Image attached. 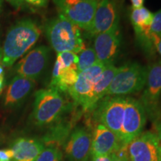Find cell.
<instances>
[{"instance_id":"cell-23","label":"cell","mask_w":161,"mask_h":161,"mask_svg":"<svg viewBox=\"0 0 161 161\" xmlns=\"http://www.w3.org/2000/svg\"><path fill=\"white\" fill-rule=\"evenodd\" d=\"M64 67L74 68L77 69L78 61V55L72 52H63L58 53L57 59Z\"/></svg>"},{"instance_id":"cell-29","label":"cell","mask_w":161,"mask_h":161,"mask_svg":"<svg viewBox=\"0 0 161 161\" xmlns=\"http://www.w3.org/2000/svg\"><path fill=\"white\" fill-rule=\"evenodd\" d=\"M91 161H111L110 155H97L91 156Z\"/></svg>"},{"instance_id":"cell-2","label":"cell","mask_w":161,"mask_h":161,"mask_svg":"<svg viewBox=\"0 0 161 161\" xmlns=\"http://www.w3.org/2000/svg\"><path fill=\"white\" fill-rule=\"evenodd\" d=\"M74 106L56 89L39 90L35 94L31 122L39 128H49L61 120Z\"/></svg>"},{"instance_id":"cell-28","label":"cell","mask_w":161,"mask_h":161,"mask_svg":"<svg viewBox=\"0 0 161 161\" xmlns=\"http://www.w3.org/2000/svg\"><path fill=\"white\" fill-rule=\"evenodd\" d=\"M30 5L36 6V7H46L48 4V0H23Z\"/></svg>"},{"instance_id":"cell-10","label":"cell","mask_w":161,"mask_h":161,"mask_svg":"<svg viewBox=\"0 0 161 161\" xmlns=\"http://www.w3.org/2000/svg\"><path fill=\"white\" fill-rule=\"evenodd\" d=\"M50 49L46 46H40L30 51L19 60L15 67L17 75L35 80L45 71L49 60Z\"/></svg>"},{"instance_id":"cell-1","label":"cell","mask_w":161,"mask_h":161,"mask_svg":"<svg viewBox=\"0 0 161 161\" xmlns=\"http://www.w3.org/2000/svg\"><path fill=\"white\" fill-rule=\"evenodd\" d=\"M41 29L33 20L23 19L10 28L2 48L1 64L11 66L36 43Z\"/></svg>"},{"instance_id":"cell-34","label":"cell","mask_w":161,"mask_h":161,"mask_svg":"<svg viewBox=\"0 0 161 161\" xmlns=\"http://www.w3.org/2000/svg\"><path fill=\"white\" fill-rule=\"evenodd\" d=\"M4 76V68L3 66L0 64V77H3Z\"/></svg>"},{"instance_id":"cell-7","label":"cell","mask_w":161,"mask_h":161,"mask_svg":"<svg viewBox=\"0 0 161 161\" xmlns=\"http://www.w3.org/2000/svg\"><path fill=\"white\" fill-rule=\"evenodd\" d=\"M100 0H53L59 11L79 29L87 31Z\"/></svg>"},{"instance_id":"cell-11","label":"cell","mask_w":161,"mask_h":161,"mask_svg":"<svg viewBox=\"0 0 161 161\" xmlns=\"http://www.w3.org/2000/svg\"><path fill=\"white\" fill-rule=\"evenodd\" d=\"M92 135L84 127H77L70 133L64 146L68 161H89L91 155Z\"/></svg>"},{"instance_id":"cell-37","label":"cell","mask_w":161,"mask_h":161,"mask_svg":"<svg viewBox=\"0 0 161 161\" xmlns=\"http://www.w3.org/2000/svg\"><path fill=\"white\" fill-rule=\"evenodd\" d=\"M160 161H161V160H160Z\"/></svg>"},{"instance_id":"cell-32","label":"cell","mask_w":161,"mask_h":161,"mask_svg":"<svg viewBox=\"0 0 161 161\" xmlns=\"http://www.w3.org/2000/svg\"><path fill=\"white\" fill-rule=\"evenodd\" d=\"M156 129H157V132H158L157 135H158L159 141H160V143L161 145V122L156 126Z\"/></svg>"},{"instance_id":"cell-16","label":"cell","mask_w":161,"mask_h":161,"mask_svg":"<svg viewBox=\"0 0 161 161\" xmlns=\"http://www.w3.org/2000/svg\"><path fill=\"white\" fill-rule=\"evenodd\" d=\"M35 81L20 75L14 77L8 86L3 98V105L8 109H15L23 103L32 91Z\"/></svg>"},{"instance_id":"cell-14","label":"cell","mask_w":161,"mask_h":161,"mask_svg":"<svg viewBox=\"0 0 161 161\" xmlns=\"http://www.w3.org/2000/svg\"><path fill=\"white\" fill-rule=\"evenodd\" d=\"M119 27L96 35L94 38L93 49L98 62L108 65L113 64L119 52L120 37Z\"/></svg>"},{"instance_id":"cell-30","label":"cell","mask_w":161,"mask_h":161,"mask_svg":"<svg viewBox=\"0 0 161 161\" xmlns=\"http://www.w3.org/2000/svg\"><path fill=\"white\" fill-rule=\"evenodd\" d=\"M6 2H8L10 5L13 6L14 8H15L16 9H19L22 5H23V0H5Z\"/></svg>"},{"instance_id":"cell-19","label":"cell","mask_w":161,"mask_h":161,"mask_svg":"<svg viewBox=\"0 0 161 161\" xmlns=\"http://www.w3.org/2000/svg\"><path fill=\"white\" fill-rule=\"evenodd\" d=\"M45 148L41 140L30 137H19L12 142L14 152L11 161H36Z\"/></svg>"},{"instance_id":"cell-3","label":"cell","mask_w":161,"mask_h":161,"mask_svg":"<svg viewBox=\"0 0 161 161\" xmlns=\"http://www.w3.org/2000/svg\"><path fill=\"white\" fill-rule=\"evenodd\" d=\"M45 33L50 46L57 53L72 52L78 55L84 48L79 28L60 14L48 22Z\"/></svg>"},{"instance_id":"cell-4","label":"cell","mask_w":161,"mask_h":161,"mask_svg":"<svg viewBox=\"0 0 161 161\" xmlns=\"http://www.w3.org/2000/svg\"><path fill=\"white\" fill-rule=\"evenodd\" d=\"M148 66L128 63L117 69L105 96H124L142 90L146 85Z\"/></svg>"},{"instance_id":"cell-12","label":"cell","mask_w":161,"mask_h":161,"mask_svg":"<svg viewBox=\"0 0 161 161\" xmlns=\"http://www.w3.org/2000/svg\"><path fill=\"white\" fill-rule=\"evenodd\" d=\"M118 5L116 0H100L96 8L90 29L86 31L90 37L119 27Z\"/></svg>"},{"instance_id":"cell-5","label":"cell","mask_w":161,"mask_h":161,"mask_svg":"<svg viewBox=\"0 0 161 161\" xmlns=\"http://www.w3.org/2000/svg\"><path fill=\"white\" fill-rule=\"evenodd\" d=\"M125 102V96H105L92 110L94 122L105 126L119 140Z\"/></svg>"},{"instance_id":"cell-6","label":"cell","mask_w":161,"mask_h":161,"mask_svg":"<svg viewBox=\"0 0 161 161\" xmlns=\"http://www.w3.org/2000/svg\"><path fill=\"white\" fill-rule=\"evenodd\" d=\"M161 60L148 66V76L141 103L155 127L161 122Z\"/></svg>"},{"instance_id":"cell-26","label":"cell","mask_w":161,"mask_h":161,"mask_svg":"<svg viewBox=\"0 0 161 161\" xmlns=\"http://www.w3.org/2000/svg\"><path fill=\"white\" fill-rule=\"evenodd\" d=\"M14 157V152L11 148L0 149V161H11Z\"/></svg>"},{"instance_id":"cell-24","label":"cell","mask_w":161,"mask_h":161,"mask_svg":"<svg viewBox=\"0 0 161 161\" xmlns=\"http://www.w3.org/2000/svg\"><path fill=\"white\" fill-rule=\"evenodd\" d=\"M152 35H161V9L154 14L152 23L150 27V36Z\"/></svg>"},{"instance_id":"cell-35","label":"cell","mask_w":161,"mask_h":161,"mask_svg":"<svg viewBox=\"0 0 161 161\" xmlns=\"http://www.w3.org/2000/svg\"><path fill=\"white\" fill-rule=\"evenodd\" d=\"M2 8H3V0H0V13L2 11Z\"/></svg>"},{"instance_id":"cell-33","label":"cell","mask_w":161,"mask_h":161,"mask_svg":"<svg viewBox=\"0 0 161 161\" xmlns=\"http://www.w3.org/2000/svg\"><path fill=\"white\" fill-rule=\"evenodd\" d=\"M4 86V76L3 77H0V93L2 92Z\"/></svg>"},{"instance_id":"cell-27","label":"cell","mask_w":161,"mask_h":161,"mask_svg":"<svg viewBox=\"0 0 161 161\" xmlns=\"http://www.w3.org/2000/svg\"><path fill=\"white\" fill-rule=\"evenodd\" d=\"M151 39H152L153 45H154V47L156 48L157 51H158V53L161 55V35H151Z\"/></svg>"},{"instance_id":"cell-21","label":"cell","mask_w":161,"mask_h":161,"mask_svg":"<svg viewBox=\"0 0 161 161\" xmlns=\"http://www.w3.org/2000/svg\"><path fill=\"white\" fill-rule=\"evenodd\" d=\"M78 61L77 64V71L78 73L89 69L98 63L95 51L93 48H84L78 54Z\"/></svg>"},{"instance_id":"cell-8","label":"cell","mask_w":161,"mask_h":161,"mask_svg":"<svg viewBox=\"0 0 161 161\" xmlns=\"http://www.w3.org/2000/svg\"><path fill=\"white\" fill-rule=\"evenodd\" d=\"M146 120V110L140 101L132 97H126L120 136L122 146H127L142 134Z\"/></svg>"},{"instance_id":"cell-36","label":"cell","mask_w":161,"mask_h":161,"mask_svg":"<svg viewBox=\"0 0 161 161\" xmlns=\"http://www.w3.org/2000/svg\"><path fill=\"white\" fill-rule=\"evenodd\" d=\"M1 60H2V50L0 49V64H1Z\"/></svg>"},{"instance_id":"cell-25","label":"cell","mask_w":161,"mask_h":161,"mask_svg":"<svg viewBox=\"0 0 161 161\" xmlns=\"http://www.w3.org/2000/svg\"><path fill=\"white\" fill-rule=\"evenodd\" d=\"M111 161H127V146H122L110 154Z\"/></svg>"},{"instance_id":"cell-17","label":"cell","mask_w":161,"mask_h":161,"mask_svg":"<svg viewBox=\"0 0 161 161\" xmlns=\"http://www.w3.org/2000/svg\"><path fill=\"white\" fill-rule=\"evenodd\" d=\"M118 67L114 64L106 65L102 73L96 78L92 85L89 96L86 98L85 104L81 108L84 112L92 111L98 102L105 97L107 90L111 84L113 78L115 75Z\"/></svg>"},{"instance_id":"cell-22","label":"cell","mask_w":161,"mask_h":161,"mask_svg":"<svg viewBox=\"0 0 161 161\" xmlns=\"http://www.w3.org/2000/svg\"><path fill=\"white\" fill-rule=\"evenodd\" d=\"M63 152L62 149L56 147L46 146L40 152L36 161H62Z\"/></svg>"},{"instance_id":"cell-9","label":"cell","mask_w":161,"mask_h":161,"mask_svg":"<svg viewBox=\"0 0 161 161\" xmlns=\"http://www.w3.org/2000/svg\"><path fill=\"white\" fill-rule=\"evenodd\" d=\"M161 145L155 133L142 132L127 145V161H160Z\"/></svg>"},{"instance_id":"cell-31","label":"cell","mask_w":161,"mask_h":161,"mask_svg":"<svg viewBox=\"0 0 161 161\" xmlns=\"http://www.w3.org/2000/svg\"><path fill=\"white\" fill-rule=\"evenodd\" d=\"M130 2H131L134 9L140 8L142 7L144 3V0H130Z\"/></svg>"},{"instance_id":"cell-38","label":"cell","mask_w":161,"mask_h":161,"mask_svg":"<svg viewBox=\"0 0 161 161\" xmlns=\"http://www.w3.org/2000/svg\"><path fill=\"white\" fill-rule=\"evenodd\" d=\"M0 94H1V93H0Z\"/></svg>"},{"instance_id":"cell-20","label":"cell","mask_w":161,"mask_h":161,"mask_svg":"<svg viewBox=\"0 0 161 161\" xmlns=\"http://www.w3.org/2000/svg\"><path fill=\"white\" fill-rule=\"evenodd\" d=\"M78 72L74 68L64 67L58 60H56L49 87L56 89L58 91L65 93L77 80Z\"/></svg>"},{"instance_id":"cell-18","label":"cell","mask_w":161,"mask_h":161,"mask_svg":"<svg viewBox=\"0 0 161 161\" xmlns=\"http://www.w3.org/2000/svg\"><path fill=\"white\" fill-rule=\"evenodd\" d=\"M154 14L146 8L134 9L130 14V20L134 26L137 40L142 43L145 49L152 50L153 43L150 36V27Z\"/></svg>"},{"instance_id":"cell-13","label":"cell","mask_w":161,"mask_h":161,"mask_svg":"<svg viewBox=\"0 0 161 161\" xmlns=\"http://www.w3.org/2000/svg\"><path fill=\"white\" fill-rule=\"evenodd\" d=\"M106 65L96 63L89 69L78 73L77 80L68 90L75 107L83 108L96 78L102 73Z\"/></svg>"},{"instance_id":"cell-15","label":"cell","mask_w":161,"mask_h":161,"mask_svg":"<svg viewBox=\"0 0 161 161\" xmlns=\"http://www.w3.org/2000/svg\"><path fill=\"white\" fill-rule=\"evenodd\" d=\"M114 133L101 124H96L92 134L91 156L110 155L122 146Z\"/></svg>"}]
</instances>
